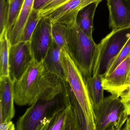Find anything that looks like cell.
I'll list each match as a JSON object with an SVG mask.
<instances>
[{
    "label": "cell",
    "instance_id": "6da1fadb",
    "mask_svg": "<svg viewBox=\"0 0 130 130\" xmlns=\"http://www.w3.org/2000/svg\"><path fill=\"white\" fill-rule=\"evenodd\" d=\"M64 86V81L50 72L43 61L34 60L21 78L13 81L15 102L30 106L39 100L53 99Z\"/></svg>",
    "mask_w": 130,
    "mask_h": 130
},
{
    "label": "cell",
    "instance_id": "7a4b0ae2",
    "mask_svg": "<svg viewBox=\"0 0 130 130\" xmlns=\"http://www.w3.org/2000/svg\"><path fill=\"white\" fill-rule=\"evenodd\" d=\"M70 104L64 81L63 90L52 99H40L30 106L17 122L16 130H43L48 121Z\"/></svg>",
    "mask_w": 130,
    "mask_h": 130
},
{
    "label": "cell",
    "instance_id": "3957f363",
    "mask_svg": "<svg viewBox=\"0 0 130 130\" xmlns=\"http://www.w3.org/2000/svg\"><path fill=\"white\" fill-rule=\"evenodd\" d=\"M67 49L85 79L93 75L98 45L86 35L77 24L67 27Z\"/></svg>",
    "mask_w": 130,
    "mask_h": 130
},
{
    "label": "cell",
    "instance_id": "277c9868",
    "mask_svg": "<svg viewBox=\"0 0 130 130\" xmlns=\"http://www.w3.org/2000/svg\"><path fill=\"white\" fill-rule=\"evenodd\" d=\"M61 59L67 82L82 108L88 130H95L94 110L89 95L86 79L69 55L67 48L61 50Z\"/></svg>",
    "mask_w": 130,
    "mask_h": 130
},
{
    "label": "cell",
    "instance_id": "5b68a950",
    "mask_svg": "<svg viewBox=\"0 0 130 130\" xmlns=\"http://www.w3.org/2000/svg\"><path fill=\"white\" fill-rule=\"evenodd\" d=\"M95 130H120L128 115L121 97L111 94L94 109Z\"/></svg>",
    "mask_w": 130,
    "mask_h": 130
},
{
    "label": "cell",
    "instance_id": "8992f818",
    "mask_svg": "<svg viewBox=\"0 0 130 130\" xmlns=\"http://www.w3.org/2000/svg\"><path fill=\"white\" fill-rule=\"evenodd\" d=\"M130 38V26L113 29L98 44L93 75L104 74Z\"/></svg>",
    "mask_w": 130,
    "mask_h": 130
},
{
    "label": "cell",
    "instance_id": "52a82bcc",
    "mask_svg": "<svg viewBox=\"0 0 130 130\" xmlns=\"http://www.w3.org/2000/svg\"><path fill=\"white\" fill-rule=\"evenodd\" d=\"M34 60L30 41L11 45L9 52V76L13 81L21 78Z\"/></svg>",
    "mask_w": 130,
    "mask_h": 130
},
{
    "label": "cell",
    "instance_id": "ba28073f",
    "mask_svg": "<svg viewBox=\"0 0 130 130\" xmlns=\"http://www.w3.org/2000/svg\"><path fill=\"white\" fill-rule=\"evenodd\" d=\"M52 23L47 17L39 20L30 40L31 48L35 60L43 61L51 46Z\"/></svg>",
    "mask_w": 130,
    "mask_h": 130
},
{
    "label": "cell",
    "instance_id": "9c48e42d",
    "mask_svg": "<svg viewBox=\"0 0 130 130\" xmlns=\"http://www.w3.org/2000/svg\"><path fill=\"white\" fill-rule=\"evenodd\" d=\"M130 71V55L108 75H101L104 90L121 96L127 90Z\"/></svg>",
    "mask_w": 130,
    "mask_h": 130
},
{
    "label": "cell",
    "instance_id": "30bf717a",
    "mask_svg": "<svg viewBox=\"0 0 130 130\" xmlns=\"http://www.w3.org/2000/svg\"><path fill=\"white\" fill-rule=\"evenodd\" d=\"M80 130L76 110L71 104L58 112L45 126L43 130Z\"/></svg>",
    "mask_w": 130,
    "mask_h": 130
},
{
    "label": "cell",
    "instance_id": "8fae6325",
    "mask_svg": "<svg viewBox=\"0 0 130 130\" xmlns=\"http://www.w3.org/2000/svg\"><path fill=\"white\" fill-rule=\"evenodd\" d=\"M13 81L9 76L0 77V123L11 121L15 110Z\"/></svg>",
    "mask_w": 130,
    "mask_h": 130
},
{
    "label": "cell",
    "instance_id": "7c38bea8",
    "mask_svg": "<svg viewBox=\"0 0 130 130\" xmlns=\"http://www.w3.org/2000/svg\"><path fill=\"white\" fill-rule=\"evenodd\" d=\"M109 23L113 29L130 26V0H107Z\"/></svg>",
    "mask_w": 130,
    "mask_h": 130
},
{
    "label": "cell",
    "instance_id": "4fadbf2b",
    "mask_svg": "<svg viewBox=\"0 0 130 130\" xmlns=\"http://www.w3.org/2000/svg\"><path fill=\"white\" fill-rule=\"evenodd\" d=\"M83 0H71L60 7L45 17L50 20L52 23H61L67 27L77 23V16L81 10Z\"/></svg>",
    "mask_w": 130,
    "mask_h": 130
},
{
    "label": "cell",
    "instance_id": "5bb4252c",
    "mask_svg": "<svg viewBox=\"0 0 130 130\" xmlns=\"http://www.w3.org/2000/svg\"><path fill=\"white\" fill-rule=\"evenodd\" d=\"M61 50L52 39L46 57L43 60L45 66L52 73L63 81H67L61 59Z\"/></svg>",
    "mask_w": 130,
    "mask_h": 130
},
{
    "label": "cell",
    "instance_id": "9a60e30c",
    "mask_svg": "<svg viewBox=\"0 0 130 130\" xmlns=\"http://www.w3.org/2000/svg\"><path fill=\"white\" fill-rule=\"evenodd\" d=\"M35 0H24L19 18L11 30L8 32V38L10 44L19 42L20 36L27 20L34 9Z\"/></svg>",
    "mask_w": 130,
    "mask_h": 130
},
{
    "label": "cell",
    "instance_id": "2e32d148",
    "mask_svg": "<svg viewBox=\"0 0 130 130\" xmlns=\"http://www.w3.org/2000/svg\"><path fill=\"white\" fill-rule=\"evenodd\" d=\"M86 82L93 110L97 108L104 99V90L101 75L93 74L86 78Z\"/></svg>",
    "mask_w": 130,
    "mask_h": 130
},
{
    "label": "cell",
    "instance_id": "e0dca14e",
    "mask_svg": "<svg viewBox=\"0 0 130 130\" xmlns=\"http://www.w3.org/2000/svg\"><path fill=\"white\" fill-rule=\"evenodd\" d=\"M99 4L93 3L86 6L80 11L77 20L79 28L90 38H93V19L96 10Z\"/></svg>",
    "mask_w": 130,
    "mask_h": 130
},
{
    "label": "cell",
    "instance_id": "ac0fdd59",
    "mask_svg": "<svg viewBox=\"0 0 130 130\" xmlns=\"http://www.w3.org/2000/svg\"><path fill=\"white\" fill-rule=\"evenodd\" d=\"M10 45L6 28L0 34V77L9 76V58Z\"/></svg>",
    "mask_w": 130,
    "mask_h": 130
},
{
    "label": "cell",
    "instance_id": "d6986e66",
    "mask_svg": "<svg viewBox=\"0 0 130 130\" xmlns=\"http://www.w3.org/2000/svg\"><path fill=\"white\" fill-rule=\"evenodd\" d=\"M41 19L39 15V11L33 9L23 30L19 42L30 41L32 36Z\"/></svg>",
    "mask_w": 130,
    "mask_h": 130
},
{
    "label": "cell",
    "instance_id": "ffe728a7",
    "mask_svg": "<svg viewBox=\"0 0 130 130\" xmlns=\"http://www.w3.org/2000/svg\"><path fill=\"white\" fill-rule=\"evenodd\" d=\"M9 4V16L7 26V32L12 29L21 12L24 0H7Z\"/></svg>",
    "mask_w": 130,
    "mask_h": 130
},
{
    "label": "cell",
    "instance_id": "44dd1931",
    "mask_svg": "<svg viewBox=\"0 0 130 130\" xmlns=\"http://www.w3.org/2000/svg\"><path fill=\"white\" fill-rule=\"evenodd\" d=\"M67 26L58 23H52V36L53 41L61 48H67L66 32Z\"/></svg>",
    "mask_w": 130,
    "mask_h": 130
},
{
    "label": "cell",
    "instance_id": "7402d4cb",
    "mask_svg": "<svg viewBox=\"0 0 130 130\" xmlns=\"http://www.w3.org/2000/svg\"><path fill=\"white\" fill-rule=\"evenodd\" d=\"M130 55V38L126 42L117 56L113 59L107 70L103 76L108 75L111 73L120 63Z\"/></svg>",
    "mask_w": 130,
    "mask_h": 130
},
{
    "label": "cell",
    "instance_id": "603a6c76",
    "mask_svg": "<svg viewBox=\"0 0 130 130\" xmlns=\"http://www.w3.org/2000/svg\"><path fill=\"white\" fill-rule=\"evenodd\" d=\"M9 4L7 1L0 0V31L7 28L9 16Z\"/></svg>",
    "mask_w": 130,
    "mask_h": 130
},
{
    "label": "cell",
    "instance_id": "cb8c5ba5",
    "mask_svg": "<svg viewBox=\"0 0 130 130\" xmlns=\"http://www.w3.org/2000/svg\"><path fill=\"white\" fill-rule=\"evenodd\" d=\"M71 0H53L39 11L40 18L45 16Z\"/></svg>",
    "mask_w": 130,
    "mask_h": 130
},
{
    "label": "cell",
    "instance_id": "d4e9b609",
    "mask_svg": "<svg viewBox=\"0 0 130 130\" xmlns=\"http://www.w3.org/2000/svg\"><path fill=\"white\" fill-rule=\"evenodd\" d=\"M52 1L53 0H35L33 8L34 9L39 11Z\"/></svg>",
    "mask_w": 130,
    "mask_h": 130
},
{
    "label": "cell",
    "instance_id": "484cf974",
    "mask_svg": "<svg viewBox=\"0 0 130 130\" xmlns=\"http://www.w3.org/2000/svg\"><path fill=\"white\" fill-rule=\"evenodd\" d=\"M15 124L12 121L0 123V130H15Z\"/></svg>",
    "mask_w": 130,
    "mask_h": 130
},
{
    "label": "cell",
    "instance_id": "4316f807",
    "mask_svg": "<svg viewBox=\"0 0 130 130\" xmlns=\"http://www.w3.org/2000/svg\"><path fill=\"white\" fill-rule=\"evenodd\" d=\"M122 101L124 103L126 111L128 115H130V97L127 98H121Z\"/></svg>",
    "mask_w": 130,
    "mask_h": 130
},
{
    "label": "cell",
    "instance_id": "83f0119b",
    "mask_svg": "<svg viewBox=\"0 0 130 130\" xmlns=\"http://www.w3.org/2000/svg\"><path fill=\"white\" fill-rule=\"evenodd\" d=\"M103 0H83L80 6L81 10L88 5L93 3H96L99 4Z\"/></svg>",
    "mask_w": 130,
    "mask_h": 130
},
{
    "label": "cell",
    "instance_id": "f1b7e54d",
    "mask_svg": "<svg viewBox=\"0 0 130 130\" xmlns=\"http://www.w3.org/2000/svg\"><path fill=\"white\" fill-rule=\"evenodd\" d=\"M124 130H130V115L128 116L127 120L125 124Z\"/></svg>",
    "mask_w": 130,
    "mask_h": 130
},
{
    "label": "cell",
    "instance_id": "f546056e",
    "mask_svg": "<svg viewBox=\"0 0 130 130\" xmlns=\"http://www.w3.org/2000/svg\"><path fill=\"white\" fill-rule=\"evenodd\" d=\"M130 93V80L129 81V83H128V88L127 89V90L125 92H124L123 93H122V94H129V93Z\"/></svg>",
    "mask_w": 130,
    "mask_h": 130
},
{
    "label": "cell",
    "instance_id": "4dcf8cb0",
    "mask_svg": "<svg viewBox=\"0 0 130 130\" xmlns=\"http://www.w3.org/2000/svg\"><path fill=\"white\" fill-rule=\"evenodd\" d=\"M130 80V71H129V74H128V83H129V81Z\"/></svg>",
    "mask_w": 130,
    "mask_h": 130
}]
</instances>
